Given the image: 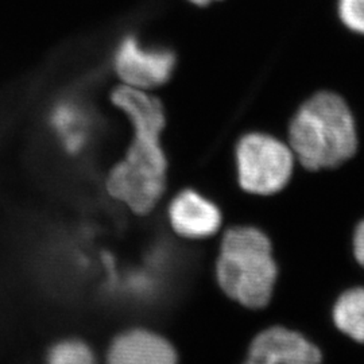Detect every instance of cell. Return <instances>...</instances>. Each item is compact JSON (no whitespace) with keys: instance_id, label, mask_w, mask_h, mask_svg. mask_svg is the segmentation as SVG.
Returning <instances> with one entry per match:
<instances>
[{"instance_id":"obj_7","label":"cell","mask_w":364,"mask_h":364,"mask_svg":"<svg viewBox=\"0 0 364 364\" xmlns=\"http://www.w3.org/2000/svg\"><path fill=\"white\" fill-rule=\"evenodd\" d=\"M168 216L173 231L191 240L218 234L223 223L216 204L193 189H185L171 200Z\"/></svg>"},{"instance_id":"obj_11","label":"cell","mask_w":364,"mask_h":364,"mask_svg":"<svg viewBox=\"0 0 364 364\" xmlns=\"http://www.w3.org/2000/svg\"><path fill=\"white\" fill-rule=\"evenodd\" d=\"M46 364H97L91 347L80 338L55 341L46 352Z\"/></svg>"},{"instance_id":"obj_14","label":"cell","mask_w":364,"mask_h":364,"mask_svg":"<svg viewBox=\"0 0 364 364\" xmlns=\"http://www.w3.org/2000/svg\"><path fill=\"white\" fill-rule=\"evenodd\" d=\"M191 3H193L196 6H207L209 4L210 1H213V0H189Z\"/></svg>"},{"instance_id":"obj_1","label":"cell","mask_w":364,"mask_h":364,"mask_svg":"<svg viewBox=\"0 0 364 364\" xmlns=\"http://www.w3.org/2000/svg\"><path fill=\"white\" fill-rule=\"evenodd\" d=\"M111 100L129 119L132 141L124 158L109 171L105 189L132 213L146 216L154 210L166 188L168 161L161 146L165 111L153 95L127 85L115 88Z\"/></svg>"},{"instance_id":"obj_9","label":"cell","mask_w":364,"mask_h":364,"mask_svg":"<svg viewBox=\"0 0 364 364\" xmlns=\"http://www.w3.org/2000/svg\"><path fill=\"white\" fill-rule=\"evenodd\" d=\"M50 124L66 151L77 153L84 147L88 135V119L81 107L70 102L55 105L50 115Z\"/></svg>"},{"instance_id":"obj_3","label":"cell","mask_w":364,"mask_h":364,"mask_svg":"<svg viewBox=\"0 0 364 364\" xmlns=\"http://www.w3.org/2000/svg\"><path fill=\"white\" fill-rule=\"evenodd\" d=\"M278 278L269 236L251 225H236L221 237L216 281L221 291L247 309H263Z\"/></svg>"},{"instance_id":"obj_4","label":"cell","mask_w":364,"mask_h":364,"mask_svg":"<svg viewBox=\"0 0 364 364\" xmlns=\"http://www.w3.org/2000/svg\"><path fill=\"white\" fill-rule=\"evenodd\" d=\"M235 158L240 188L255 196L281 192L291 180L296 161L287 144L260 132L240 138Z\"/></svg>"},{"instance_id":"obj_12","label":"cell","mask_w":364,"mask_h":364,"mask_svg":"<svg viewBox=\"0 0 364 364\" xmlns=\"http://www.w3.org/2000/svg\"><path fill=\"white\" fill-rule=\"evenodd\" d=\"M338 11L344 26L364 36V0H338Z\"/></svg>"},{"instance_id":"obj_10","label":"cell","mask_w":364,"mask_h":364,"mask_svg":"<svg viewBox=\"0 0 364 364\" xmlns=\"http://www.w3.org/2000/svg\"><path fill=\"white\" fill-rule=\"evenodd\" d=\"M332 320L341 333L364 344V287H352L338 297Z\"/></svg>"},{"instance_id":"obj_6","label":"cell","mask_w":364,"mask_h":364,"mask_svg":"<svg viewBox=\"0 0 364 364\" xmlns=\"http://www.w3.org/2000/svg\"><path fill=\"white\" fill-rule=\"evenodd\" d=\"M243 364H323V355L299 332L270 326L252 338Z\"/></svg>"},{"instance_id":"obj_13","label":"cell","mask_w":364,"mask_h":364,"mask_svg":"<svg viewBox=\"0 0 364 364\" xmlns=\"http://www.w3.org/2000/svg\"><path fill=\"white\" fill-rule=\"evenodd\" d=\"M352 247L355 259L358 260V263L364 269V220L360 221L353 231Z\"/></svg>"},{"instance_id":"obj_8","label":"cell","mask_w":364,"mask_h":364,"mask_svg":"<svg viewBox=\"0 0 364 364\" xmlns=\"http://www.w3.org/2000/svg\"><path fill=\"white\" fill-rule=\"evenodd\" d=\"M105 364H178V355L162 335L134 328L119 333L111 341Z\"/></svg>"},{"instance_id":"obj_2","label":"cell","mask_w":364,"mask_h":364,"mask_svg":"<svg viewBox=\"0 0 364 364\" xmlns=\"http://www.w3.org/2000/svg\"><path fill=\"white\" fill-rule=\"evenodd\" d=\"M289 147L301 166L311 171L335 169L348 162L359 147L348 103L335 92L313 95L289 124Z\"/></svg>"},{"instance_id":"obj_5","label":"cell","mask_w":364,"mask_h":364,"mask_svg":"<svg viewBox=\"0 0 364 364\" xmlns=\"http://www.w3.org/2000/svg\"><path fill=\"white\" fill-rule=\"evenodd\" d=\"M176 65V57L165 49H149L135 37L123 39L115 52L114 68L123 85L149 91L164 85Z\"/></svg>"}]
</instances>
